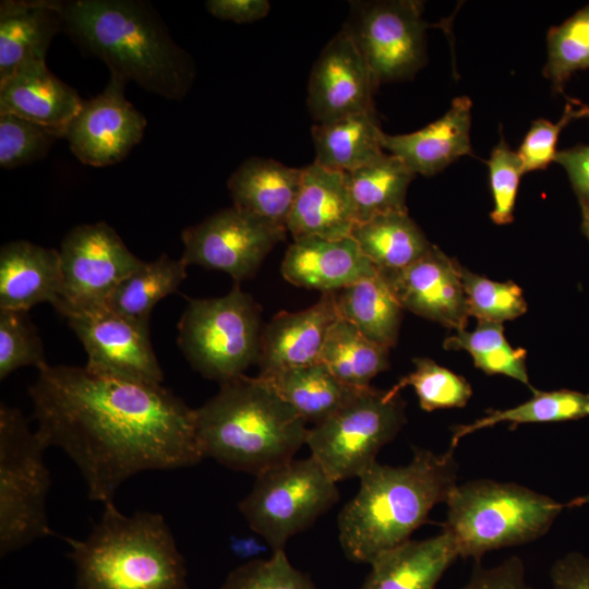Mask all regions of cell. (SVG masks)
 <instances>
[{
    "mask_svg": "<svg viewBox=\"0 0 589 589\" xmlns=\"http://www.w3.org/2000/svg\"><path fill=\"white\" fill-rule=\"evenodd\" d=\"M59 252L63 296L57 312L64 317L105 305L118 285L143 264L104 221L72 228Z\"/></svg>",
    "mask_w": 589,
    "mask_h": 589,
    "instance_id": "12",
    "label": "cell"
},
{
    "mask_svg": "<svg viewBox=\"0 0 589 589\" xmlns=\"http://www.w3.org/2000/svg\"><path fill=\"white\" fill-rule=\"evenodd\" d=\"M204 457L257 476L293 459L306 444V422L265 380L245 374L220 384L195 409Z\"/></svg>",
    "mask_w": 589,
    "mask_h": 589,
    "instance_id": "4",
    "label": "cell"
},
{
    "mask_svg": "<svg viewBox=\"0 0 589 589\" xmlns=\"http://www.w3.org/2000/svg\"><path fill=\"white\" fill-rule=\"evenodd\" d=\"M311 134L313 163L332 171L351 172L385 153L374 110L316 123Z\"/></svg>",
    "mask_w": 589,
    "mask_h": 589,
    "instance_id": "27",
    "label": "cell"
},
{
    "mask_svg": "<svg viewBox=\"0 0 589 589\" xmlns=\"http://www.w3.org/2000/svg\"><path fill=\"white\" fill-rule=\"evenodd\" d=\"M445 503L444 531L459 557L477 562L486 552L541 538L565 506L527 486L489 479L457 483Z\"/></svg>",
    "mask_w": 589,
    "mask_h": 589,
    "instance_id": "6",
    "label": "cell"
},
{
    "mask_svg": "<svg viewBox=\"0 0 589 589\" xmlns=\"http://www.w3.org/2000/svg\"><path fill=\"white\" fill-rule=\"evenodd\" d=\"M302 176L303 168L250 157L233 171L227 185L235 206L287 228Z\"/></svg>",
    "mask_w": 589,
    "mask_h": 589,
    "instance_id": "26",
    "label": "cell"
},
{
    "mask_svg": "<svg viewBox=\"0 0 589 589\" xmlns=\"http://www.w3.org/2000/svg\"><path fill=\"white\" fill-rule=\"evenodd\" d=\"M460 589H532L526 579L525 565L518 556L484 568L477 564L470 580Z\"/></svg>",
    "mask_w": 589,
    "mask_h": 589,
    "instance_id": "44",
    "label": "cell"
},
{
    "mask_svg": "<svg viewBox=\"0 0 589 589\" xmlns=\"http://www.w3.org/2000/svg\"><path fill=\"white\" fill-rule=\"evenodd\" d=\"M63 31L111 75L168 100L190 92L196 68L171 37L157 11L140 0L57 1Z\"/></svg>",
    "mask_w": 589,
    "mask_h": 589,
    "instance_id": "2",
    "label": "cell"
},
{
    "mask_svg": "<svg viewBox=\"0 0 589 589\" xmlns=\"http://www.w3.org/2000/svg\"><path fill=\"white\" fill-rule=\"evenodd\" d=\"M63 281L60 252L25 240L0 250V310L27 311L48 302L58 311Z\"/></svg>",
    "mask_w": 589,
    "mask_h": 589,
    "instance_id": "21",
    "label": "cell"
},
{
    "mask_svg": "<svg viewBox=\"0 0 589 589\" xmlns=\"http://www.w3.org/2000/svg\"><path fill=\"white\" fill-rule=\"evenodd\" d=\"M524 404L505 410H493L472 423L456 425L453 429L450 447L478 430L508 422L512 428L521 423H542L577 420L589 417V394L570 389L539 392Z\"/></svg>",
    "mask_w": 589,
    "mask_h": 589,
    "instance_id": "34",
    "label": "cell"
},
{
    "mask_svg": "<svg viewBox=\"0 0 589 589\" xmlns=\"http://www.w3.org/2000/svg\"><path fill=\"white\" fill-rule=\"evenodd\" d=\"M376 86L365 59L342 28L313 65L308 86L309 111L317 123L372 111Z\"/></svg>",
    "mask_w": 589,
    "mask_h": 589,
    "instance_id": "16",
    "label": "cell"
},
{
    "mask_svg": "<svg viewBox=\"0 0 589 589\" xmlns=\"http://www.w3.org/2000/svg\"><path fill=\"white\" fill-rule=\"evenodd\" d=\"M488 167L494 202L491 218L497 225L509 224L514 220L515 201L524 167L518 153L509 148L504 136L493 148Z\"/></svg>",
    "mask_w": 589,
    "mask_h": 589,
    "instance_id": "42",
    "label": "cell"
},
{
    "mask_svg": "<svg viewBox=\"0 0 589 589\" xmlns=\"http://www.w3.org/2000/svg\"><path fill=\"white\" fill-rule=\"evenodd\" d=\"M46 364L41 339L27 311L0 310V380L21 366Z\"/></svg>",
    "mask_w": 589,
    "mask_h": 589,
    "instance_id": "39",
    "label": "cell"
},
{
    "mask_svg": "<svg viewBox=\"0 0 589 589\" xmlns=\"http://www.w3.org/2000/svg\"><path fill=\"white\" fill-rule=\"evenodd\" d=\"M47 447L17 409L0 406V555L24 549L35 540L56 536L46 501L50 473Z\"/></svg>",
    "mask_w": 589,
    "mask_h": 589,
    "instance_id": "8",
    "label": "cell"
},
{
    "mask_svg": "<svg viewBox=\"0 0 589 589\" xmlns=\"http://www.w3.org/2000/svg\"><path fill=\"white\" fill-rule=\"evenodd\" d=\"M287 232L286 227L232 205L182 231L181 259L188 266L225 272L235 283H240L256 273Z\"/></svg>",
    "mask_w": 589,
    "mask_h": 589,
    "instance_id": "13",
    "label": "cell"
},
{
    "mask_svg": "<svg viewBox=\"0 0 589 589\" xmlns=\"http://www.w3.org/2000/svg\"><path fill=\"white\" fill-rule=\"evenodd\" d=\"M378 272H396L422 257L432 247L408 213L356 224L350 235Z\"/></svg>",
    "mask_w": 589,
    "mask_h": 589,
    "instance_id": "31",
    "label": "cell"
},
{
    "mask_svg": "<svg viewBox=\"0 0 589 589\" xmlns=\"http://www.w3.org/2000/svg\"><path fill=\"white\" fill-rule=\"evenodd\" d=\"M356 224L345 173L314 163L303 167L301 187L287 221L293 240L350 237Z\"/></svg>",
    "mask_w": 589,
    "mask_h": 589,
    "instance_id": "22",
    "label": "cell"
},
{
    "mask_svg": "<svg viewBox=\"0 0 589 589\" xmlns=\"http://www.w3.org/2000/svg\"><path fill=\"white\" fill-rule=\"evenodd\" d=\"M76 589H189L185 562L163 515L104 503L84 540L65 539Z\"/></svg>",
    "mask_w": 589,
    "mask_h": 589,
    "instance_id": "5",
    "label": "cell"
},
{
    "mask_svg": "<svg viewBox=\"0 0 589 589\" xmlns=\"http://www.w3.org/2000/svg\"><path fill=\"white\" fill-rule=\"evenodd\" d=\"M585 69H589V5L549 31L543 73L562 92L570 75Z\"/></svg>",
    "mask_w": 589,
    "mask_h": 589,
    "instance_id": "36",
    "label": "cell"
},
{
    "mask_svg": "<svg viewBox=\"0 0 589 589\" xmlns=\"http://www.w3.org/2000/svg\"><path fill=\"white\" fill-rule=\"evenodd\" d=\"M589 108L567 104L560 121L553 123L545 119L533 121L517 151L524 172L541 170L554 161L558 135L574 118L588 116Z\"/></svg>",
    "mask_w": 589,
    "mask_h": 589,
    "instance_id": "43",
    "label": "cell"
},
{
    "mask_svg": "<svg viewBox=\"0 0 589 589\" xmlns=\"http://www.w3.org/2000/svg\"><path fill=\"white\" fill-rule=\"evenodd\" d=\"M413 362L416 369L387 389L389 396L399 395L404 387L412 386L420 407L425 411L464 407L468 402L472 389L462 376L426 358H418Z\"/></svg>",
    "mask_w": 589,
    "mask_h": 589,
    "instance_id": "37",
    "label": "cell"
},
{
    "mask_svg": "<svg viewBox=\"0 0 589 589\" xmlns=\"http://www.w3.org/2000/svg\"><path fill=\"white\" fill-rule=\"evenodd\" d=\"M444 348L464 349L486 374L506 375L530 386L526 351L509 345L500 323L479 322L472 332L459 330L444 341Z\"/></svg>",
    "mask_w": 589,
    "mask_h": 589,
    "instance_id": "35",
    "label": "cell"
},
{
    "mask_svg": "<svg viewBox=\"0 0 589 589\" xmlns=\"http://www.w3.org/2000/svg\"><path fill=\"white\" fill-rule=\"evenodd\" d=\"M554 161L566 170L579 202H589V145L557 152Z\"/></svg>",
    "mask_w": 589,
    "mask_h": 589,
    "instance_id": "47",
    "label": "cell"
},
{
    "mask_svg": "<svg viewBox=\"0 0 589 589\" xmlns=\"http://www.w3.org/2000/svg\"><path fill=\"white\" fill-rule=\"evenodd\" d=\"M28 394L38 437L73 460L93 501H112L140 472L190 467L204 458L195 409L161 384L47 363Z\"/></svg>",
    "mask_w": 589,
    "mask_h": 589,
    "instance_id": "1",
    "label": "cell"
},
{
    "mask_svg": "<svg viewBox=\"0 0 589 589\" xmlns=\"http://www.w3.org/2000/svg\"><path fill=\"white\" fill-rule=\"evenodd\" d=\"M339 317L335 292L322 293L305 310L276 314L262 330L257 376L320 362L327 334Z\"/></svg>",
    "mask_w": 589,
    "mask_h": 589,
    "instance_id": "18",
    "label": "cell"
},
{
    "mask_svg": "<svg viewBox=\"0 0 589 589\" xmlns=\"http://www.w3.org/2000/svg\"><path fill=\"white\" fill-rule=\"evenodd\" d=\"M60 31L63 19L56 0L1 1L0 82L24 63L46 61Z\"/></svg>",
    "mask_w": 589,
    "mask_h": 589,
    "instance_id": "25",
    "label": "cell"
},
{
    "mask_svg": "<svg viewBox=\"0 0 589 589\" xmlns=\"http://www.w3.org/2000/svg\"><path fill=\"white\" fill-rule=\"evenodd\" d=\"M220 589H317L311 578L289 562L285 550L269 558H254L233 569Z\"/></svg>",
    "mask_w": 589,
    "mask_h": 589,
    "instance_id": "41",
    "label": "cell"
},
{
    "mask_svg": "<svg viewBox=\"0 0 589 589\" xmlns=\"http://www.w3.org/2000/svg\"><path fill=\"white\" fill-rule=\"evenodd\" d=\"M339 316L365 337L389 349L398 337L402 306L377 272L335 292Z\"/></svg>",
    "mask_w": 589,
    "mask_h": 589,
    "instance_id": "29",
    "label": "cell"
},
{
    "mask_svg": "<svg viewBox=\"0 0 589 589\" xmlns=\"http://www.w3.org/2000/svg\"><path fill=\"white\" fill-rule=\"evenodd\" d=\"M261 378L269 383L305 422L314 424L332 416L362 389L339 381L321 361Z\"/></svg>",
    "mask_w": 589,
    "mask_h": 589,
    "instance_id": "30",
    "label": "cell"
},
{
    "mask_svg": "<svg viewBox=\"0 0 589 589\" xmlns=\"http://www.w3.org/2000/svg\"><path fill=\"white\" fill-rule=\"evenodd\" d=\"M230 548L233 554H236L240 558L257 556L266 550L264 544H262L260 541L252 537H232L230 541Z\"/></svg>",
    "mask_w": 589,
    "mask_h": 589,
    "instance_id": "48",
    "label": "cell"
},
{
    "mask_svg": "<svg viewBox=\"0 0 589 589\" xmlns=\"http://www.w3.org/2000/svg\"><path fill=\"white\" fill-rule=\"evenodd\" d=\"M588 117H589V113H588Z\"/></svg>",
    "mask_w": 589,
    "mask_h": 589,
    "instance_id": "50",
    "label": "cell"
},
{
    "mask_svg": "<svg viewBox=\"0 0 589 589\" xmlns=\"http://www.w3.org/2000/svg\"><path fill=\"white\" fill-rule=\"evenodd\" d=\"M459 557L450 534L408 540L376 556L360 589H435L450 564Z\"/></svg>",
    "mask_w": 589,
    "mask_h": 589,
    "instance_id": "24",
    "label": "cell"
},
{
    "mask_svg": "<svg viewBox=\"0 0 589 589\" xmlns=\"http://www.w3.org/2000/svg\"><path fill=\"white\" fill-rule=\"evenodd\" d=\"M378 84L414 74L425 59L422 3L412 0L351 2L342 27Z\"/></svg>",
    "mask_w": 589,
    "mask_h": 589,
    "instance_id": "11",
    "label": "cell"
},
{
    "mask_svg": "<svg viewBox=\"0 0 589 589\" xmlns=\"http://www.w3.org/2000/svg\"><path fill=\"white\" fill-rule=\"evenodd\" d=\"M582 213V231L589 240V202L580 203Z\"/></svg>",
    "mask_w": 589,
    "mask_h": 589,
    "instance_id": "49",
    "label": "cell"
},
{
    "mask_svg": "<svg viewBox=\"0 0 589 589\" xmlns=\"http://www.w3.org/2000/svg\"><path fill=\"white\" fill-rule=\"evenodd\" d=\"M82 103L77 92L56 76L46 61L24 63L0 82V113L15 115L61 137Z\"/></svg>",
    "mask_w": 589,
    "mask_h": 589,
    "instance_id": "20",
    "label": "cell"
},
{
    "mask_svg": "<svg viewBox=\"0 0 589 589\" xmlns=\"http://www.w3.org/2000/svg\"><path fill=\"white\" fill-rule=\"evenodd\" d=\"M261 312L239 283L224 297L188 299L178 323V345L195 371L223 384L256 363Z\"/></svg>",
    "mask_w": 589,
    "mask_h": 589,
    "instance_id": "7",
    "label": "cell"
},
{
    "mask_svg": "<svg viewBox=\"0 0 589 589\" xmlns=\"http://www.w3.org/2000/svg\"><path fill=\"white\" fill-rule=\"evenodd\" d=\"M414 176L401 159L389 153L345 173L357 224L382 215L408 213L406 195Z\"/></svg>",
    "mask_w": 589,
    "mask_h": 589,
    "instance_id": "28",
    "label": "cell"
},
{
    "mask_svg": "<svg viewBox=\"0 0 589 589\" xmlns=\"http://www.w3.org/2000/svg\"><path fill=\"white\" fill-rule=\"evenodd\" d=\"M461 281L469 316L479 322L502 324L514 320L527 310L521 289L514 283L493 281L461 267Z\"/></svg>",
    "mask_w": 589,
    "mask_h": 589,
    "instance_id": "38",
    "label": "cell"
},
{
    "mask_svg": "<svg viewBox=\"0 0 589 589\" xmlns=\"http://www.w3.org/2000/svg\"><path fill=\"white\" fill-rule=\"evenodd\" d=\"M388 350L339 317L327 334L320 361L346 385L368 388L375 375L388 369Z\"/></svg>",
    "mask_w": 589,
    "mask_h": 589,
    "instance_id": "33",
    "label": "cell"
},
{
    "mask_svg": "<svg viewBox=\"0 0 589 589\" xmlns=\"http://www.w3.org/2000/svg\"><path fill=\"white\" fill-rule=\"evenodd\" d=\"M205 8L219 20L243 24L265 17L271 4L266 0H207Z\"/></svg>",
    "mask_w": 589,
    "mask_h": 589,
    "instance_id": "45",
    "label": "cell"
},
{
    "mask_svg": "<svg viewBox=\"0 0 589 589\" xmlns=\"http://www.w3.org/2000/svg\"><path fill=\"white\" fill-rule=\"evenodd\" d=\"M405 422L400 395L389 396L387 390L370 386L309 429L306 445L335 482L360 478Z\"/></svg>",
    "mask_w": 589,
    "mask_h": 589,
    "instance_id": "10",
    "label": "cell"
},
{
    "mask_svg": "<svg viewBox=\"0 0 589 589\" xmlns=\"http://www.w3.org/2000/svg\"><path fill=\"white\" fill-rule=\"evenodd\" d=\"M553 589H589V556L569 553L551 567Z\"/></svg>",
    "mask_w": 589,
    "mask_h": 589,
    "instance_id": "46",
    "label": "cell"
},
{
    "mask_svg": "<svg viewBox=\"0 0 589 589\" xmlns=\"http://www.w3.org/2000/svg\"><path fill=\"white\" fill-rule=\"evenodd\" d=\"M454 449L437 454L417 449L406 466L375 462L359 479L357 494L340 510V546L356 563L376 556L408 540L428 520L431 509L445 503L457 485Z\"/></svg>",
    "mask_w": 589,
    "mask_h": 589,
    "instance_id": "3",
    "label": "cell"
},
{
    "mask_svg": "<svg viewBox=\"0 0 589 589\" xmlns=\"http://www.w3.org/2000/svg\"><path fill=\"white\" fill-rule=\"evenodd\" d=\"M377 272L351 236L296 239L281 262L287 281L322 293L336 292Z\"/></svg>",
    "mask_w": 589,
    "mask_h": 589,
    "instance_id": "19",
    "label": "cell"
},
{
    "mask_svg": "<svg viewBox=\"0 0 589 589\" xmlns=\"http://www.w3.org/2000/svg\"><path fill=\"white\" fill-rule=\"evenodd\" d=\"M470 127L471 100L459 96L440 119L416 132H383L382 146L416 175L433 176L471 152Z\"/></svg>",
    "mask_w": 589,
    "mask_h": 589,
    "instance_id": "23",
    "label": "cell"
},
{
    "mask_svg": "<svg viewBox=\"0 0 589 589\" xmlns=\"http://www.w3.org/2000/svg\"><path fill=\"white\" fill-rule=\"evenodd\" d=\"M380 273L402 309L457 332L466 328L469 312L461 266L435 245L404 269Z\"/></svg>",
    "mask_w": 589,
    "mask_h": 589,
    "instance_id": "17",
    "label": "cell"
},
{
    "mask_svg": "<svg viewBox=\"0 0 589 589\" xmlns=\"http://www.w3.org/2000/svg\"><path fill=\"white\" fill-rule=\"evenodd\" d=\"M255 478L239 509L273 552L284 550L291 537L311 527L339 500L337 482L311 455Z\"/></svg>",
    "mask_w": 589,
    "mask_h": 589,
    "instance_id": "9",
    "label": "cell"
},
{
    "mask_svg": "<svg viewBox=\"0 0 589 589\" xmlns=\"http://www.w3.org/2000/svg\"><path fill=\"white\" fill-rule=\"evenodd\" d=\"M125 84L110 74L103 92L83 100L67 127L64 137L82 164L92 167L116 165L142 141L147 121L125 98Z\"/></svg>",
    "mask_w": 589,
    "mask_h": 589,
    "instance_id": "15",
    "label": "cell"
},
{
    "mask_svg": "<svg viewBox=\"0 0 589 589\" xmlns=\"http://www.w3.org/2000/svg\"><path fill=\"white\" fill-rule=\"evenodd\" d=\"M61 137L57 132L11 113H0V166L14 169L44 158Z\"/></svg>",
    "mask_w": 589,
    "mask_h": 589,
    "instance_id": "40",
    "label": "cell"
},
{
    "mask_svg": "<svg viewBox=\"0 0 589 589\" xmlns=\"http://www.w3.org/2000/svg\"><path fill=\"white\" fill-rule=\"evenodd\" d=\"M188 265L182 259L161 254L143 264L122 280L107 299L111 311L148 327L153 308L163 298L177 291L187 278Z\"/></svg>",
    "mask_w": 589,
    "mask_h": 589,
    "instance_id": "32",
    "label": "cell"
},
{
    "mask_svg": "<svg viewBox=\"0 0 589 589\" xmlns=\"http://www.w3.org/2000/svg\"><path fill=\"white\" fill-rule=\"evenodd\" d=\"M87 353L85 368L123 380L161 384V368L153 350L148 327L106 305L65 316Z\"/></svg>",
    "mask_w": 589,
    "mask_h": 589,
    "instance_id": "14",
    "label": "cell"
}]
</instances>
